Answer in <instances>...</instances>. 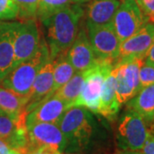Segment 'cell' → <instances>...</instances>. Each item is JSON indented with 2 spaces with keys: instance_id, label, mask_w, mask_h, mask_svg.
<instances>
[{
  "instance_id": "cell-27",
  "label": "cell",
  "mask_w": 154,
  "mask_h": 154,
  "mask_svg": "<svg viewBox=\"0 0 154 154\" xmlns=\"http://www.w3.org/2000/svg\"><path fill=\"white\" fill-rule=\"evenodd\" d=\"M140 152L141 154H154V134L149 133L148 137Z\"/></svg>"
},
{
  "instance_id": "cell-22",
  "label": "cell",
  "mask_w": 154,
  "mask_h": 154,
  "mask_svg": "<svg viewBox=\"0 0 154 154\" xmlns=\"http://www.w3.org/2000/svg\"><path fill=\"white\" fill-rule=\"evenodd\" d=\"M73 4V0H38L37 18L40 22Z\"/></svg>"
},
{
  "instance_id": "cell-23",
  "label": "cell",
  "mask_w": 154,
  "mask_h": 154,
  "mask_svg": "<svg viewBox=\"0 0 154 154\" xmlns=\"http://www.w3.org/2000/svg\"><path fill=\"white\" fill-rule=\"evenodd\" d=\"M14 2L18 9L17 18L21 22L37 19L38 0H14Z\"/></svg>"
},
{
  "instance_id": "cell-19",
  "label": "cell",
  "mask_w": 154,
  "mask_h": 154,
  "mask_svg": "<svg viewBox=\"0 0 154 154\" xmlns=\"http://www.w3.org/2000/svg\"><path fill=\"white\" fill-rule=\"evenodd\" d=\"M28 96H21L10 89L0 87V113L17 120L25 112Z\"/></svg>"
},
{
  "instance_id": "cell-11",
  "label": "cell",
  "mask_w": 154,
  "mask_h": 154,
  "mask_svg": "<svg viewBox=\"0 0 154 154\" xmlns=\"http://www.w3.org/2000/svg\"><path fill=\"white\" fill-rule=\"evenodd\" d=\"M153 43L154 22H148L131 37L122 42L117 62L132 59L144 60Z\"/></svg>"
},
{
  "instance_id": "cell-30",
  "label": "cell",
  "mask_w": 154,
  "mask_h": 154,
  "mask_svg": "<svg viewBox=\"0 0 154 154\" xmlns=\"http://www.w3.org/2000/svg\"><path fill=\"white\" fill-rule=\"evenodd\" d=\"M10 150L11 148L9 147V146L0 139V154H7Z\"/></svg>"
},
{
  "instance_id": "cell-15",
  "label": "cell",
  "mask_w": 154,
  "mask_h": 154,
  "mask_svg": "<svg viewBox=\"0 0 154 154\" xmlns=\"http://www.w3.org/2000/svg\"><path fill=\"white\" fill-rule=\"evenodd\" d=\"M14 25L0 21V82L14 69Z\"/></svg>"
},
{
  "instance_id": "cell-3",
  "label": "cell",
  "mask_w": 154,
  "mask_h": 154,
  "mask_svg": "<svg viewBox=\"0 0 154 154\" xmlns=\"http://www.w3.org/2000/svg\"><path fill=\"white\" fill-rule=\"evenodd\" d=\"M50 58L49 49L45 37L41 36L36 53L27 61L15 67L2 81V87L21 96H28L33 82L45 63Z\"/></svg>"
},
{
  "instance_id": "cell-29",
  "label": "cell",
  "mask_w": 154,
  "mask_h": 154,
  "mask_svg": "<svg viewBox=\"0 0 154 154\" xmlns=\"http://www.w3.org/2000/svg\"><path fill=\"white\" fill-rule=\"evenodd\" d=\"M144 63L151 66H154V43L151 46L146 57H145Z\"/></svg>"
},
{
  "instance_id": "cell-35",
  "label": "cell",
  "mask_w": 154,
  "mask_h": 154,
  "mask_svg": "<svg viewBox=\"0 0 154 154\" xmlns=\"http://www.w3.org/2000/svg\"><path fill=\"white\" fill-rule=\"evenodd\" d=\"M62 154H83V153H79V152H63Z\"/></svg>"
},
{
  "instance_id": "cell-26",
  "label": "cell",
  "mask_w": 154,
  "mask_h": 154,
  "mask_svg": "<svg viewBox=\"0 0 154 154\" xmlns=\"http://www.w3.org/2000/svg\"><path fill=\"white\" fill-rule=\"evenodd\" d=\"M149 22H154V0H135Z\"/></svg>"
},
{
  "instance_id": "cell-20",
  "label": "cell",
  "mask_w": 154,
  "mask_h": 154,
  "mask_svg": "<svg viewBox=\"0 0 154 154\" xmlns=\"http://www.w3.org/2000/svg\"><path fill=\"white\" fill-rule=\"evenodd\" d=\"M75 69L68 58L67 51L59 53L53 59V89L52 94L67 83L74 75Z\"/></svg>"
},
{
  "instance_id": "cell-10",
  "label": "cell",
  "mask_w": 154,
  "mask_h": 154,
  "mask_svg": "<svg viewBox=\"0 0 154 154\" xmlns=\"http://www.w3.org/2000/svg\"><path fill=\"white\" fill-rule=\"evenodd\" d=\"M30 152L33 150L48 146L63 153L67 146V140L59 126L49 122H36L27 126Z\"/></svg>"
},
{
  "instance_id": "cell-17",
  "label": "cell",
  "mask_w": 154,
  "mask_h": 154,
  "mask_svg": "<svg viewBox=\"0 0 154 154\" xmlns=\"http://www.w3.org/2000/svg\"><path fill=\"white\" fill-rule=\"evenodd\" d=\"M126 107L143 118L149 131L154 122V84L141 88L134 98L127 102Z\"/></svg>"
},
{
  "instance_id": "cell-31",
  "label": "cell",
  "mask_w": 154,
  "mask_h": 154,
  "mask_svg": "<svg viewBox=\"0 0 154 154\" xmlns=\"http://www.w3.org/2000/svg\"><path fill=\"white\" fill-rule=\"evenodd\" d=\"M116 154H141L140 151H121Z\"/></svg>"
},
{
  "instance_id": "cell-36",
  "label": "cell",
  "mask_w": 154,
  "mask_h": 154,
  "mask_svg": "<svg viewBox=\"0 0 154 154\" xmlns=\"http://www.w3.org/2000/svg\"><path fill=\"white\" fill-rule=\"evenodd\" d=\"M122 1H125V0H120V2H122Z\"/></svg>"
},
{
  "instance_id": "cell-14",
  "label": "cell",
  "mask_w": 154,
  "mask_h": 154,
  "mask_svg": "<svg viewBox=\"0 0 154 154\" xmlns=\"http://www.w3.org/2000/svg\"><path fill=\"white\" fill-rule=\"evenodd\" d=\"M53 83V60L49 58L40 69L28 94V101L25 109L26 114L43 99L52 95Z\"/></svg>"
},
{
  "instance_id": "cell-1",
  "label": "cell",
  "mask_w": 154,
  "mask_h": 154,
  "mask_svg": "<svg viewBox=\"0 0 154 154\" xmlns=\"http://www.w3.org/2000/svg\"><path fill=\"white\" fill-rule=\"evenodd\" d=\"M97 116L82 106L66 110L58 123L67 140L65 152L104 153L109 141L108 128Z\"/></svg>"
},
{
  "instance_id": "cell-6",
  "label": "cell",
  "mask_w": 154,
  "mask_h": 154,
  "mask_svg": "<svg viewBox=\"0 0 154 154\" xmlns=\"http://www.w3.org/2000/svg\"><path fill=\"white\" fill-rule=\"evenodd\" d=\"M88 39L96 57L108 60L116 64L117 62L121 42L117 37L112 23L105 25H93L86 23Z\"/></svg>"
},
{
  "instance_id": "cell-16",
  "label": "cell",
  "mask_w": 154,
  "mask_h": 154,
  "mask_svg": "<svg viewBox=\"0 0 154 154\" xmlns=\"http://www.w3.org/2000/svg\"><path fill=\"white\" fill-rule=\"evenodd\" d=\"M121 106L116 93L115 76L110 72V75L105 78L103 85L99 102V115L105 117L108 121L114 122L118 116Z\"/></svg>"
},
{
  "instance_id": "cell-32",
  "label": "cell",
  "mask_w": 154,
  "mask_h": 154,
  "mask_svg": "<svg viewBox=\"0 0 154 154\" xmlns=\"http://www.w3.org/2000/svg\"><path fill=\"white\" fill-rule=\"evenodd\" d=\"M89 1H92V0H73V3H75V4H82V3H86V2H89Z\"/></svg>"
},
{
  "instance_id": "cell-7",
  "label": "cell",
  "mask_w": 154,
  "mask_h": 154,
  "mask_svg": "<svg viewBox=\"0 0 154 154\" xmlns=\"http://www.w3.org/2000/svg\"><path fill=\"white\" fill-rule=\"evenodd\" d=\"M144 60H132L117 62L111 73L116 80V93L117 99L122 105L126 104L134 98L141 89L140 83V69Z\"/></svg>"
},
{
  "instance_id": "cell-21",
  "label": "cell",
  "mask_w": 154,
  "mask_h": 154,
  "mask_svg": "<svg viewBox=\"0 0 154 154\" xmlns=\"http://www.w3.org/2000/svg\"><path fill=\"white\" fill-rule=\"evenodd\" d=\"M84 75L83 73H75V75L70 78V80L65 83L63 87L57 90L54 95L57 98L67 102L71 108L82 92Z\"/></svg>"
},
{
  "instance_id": "cell-12",
  "label": "cell",
  "mask_w": 154,
  "mask_h": 154,
  "mask_svg": "<svg viewBox=\"0 0 154 154\" xmlns=\"http://www.w3.org/2000/svg\"><path fill=\"white\" fill-rule=\"evenodd\" d=\"M69 108L67 102L52 94L26 114V126L36 122H49L58 125L63 116Z\"/></svg>"
},
{
  "instance_id": "cell-34",
  "label": "cell",
  "mask_w": 154,
  "mask_h": 154,
  "mask_svg": "<svg viewBox=\"0 0 154 154\" xmlns=\"http://www.w3.org/2000/svg\"><path fill=\"white\" fill-rule=\"evenodd\" d=\"M149 133H151V134H154V122H153V124L152 125V127L149 128Z\"/></svg>"
},
{
  "instance_id": "cell-25",
  "label": "cell",
  "mask_w": 154,
  "mask_h": 154,
  "mask_svg": "<svg viewBox=\"0 0 154 154\" xmlns=\"http://www.w3.org/2000/svg\"><path fill=\"white\" fill-rule=\"evenodd\" d=\"M140 83L141 88L154 84V66L142 63L140 69Z\"/></svg>"
},
{
  "instance_id": "cell-5",
  "label": "cell",
  "mask_w": 154,
  "mask_h": 154,
  "mask_svg": "<svg viewBox=\"0 0 154 154\" xmlns=\"http://www.w3.org/2000/svg\"><path fill=\"white\" fill-rule=\"evenodd\" d=\"M148 135V128L143 118L127 108L116 125V146L121 151H140Z\"/></svg>"
},
{
  "instance_id": "cell-13",
  "label": "cell",
  "mask_w": 154,
  "mask_h": 154,
  "mask_svg": "<svg viewBox=\"0 0 154 154\" xmlns=\"http://www.w3.org/2000/svg\"><path fill=\"white\" fill-rule=\"evenodd\" d=\"M67 55L75 73H83L88 70L98 59L89 42L87 29L83 24L75 41L67 51Z\"/></svg>"
},
{
  "instance_id": "cell-2",
  "label": "cell",
  "mask_w": 154,
  "mask_h": 154,
  "mask_svg": "<svg viewBox=\"0 0 154 154\" xmlns=\"http://www.w3.org/2000/svg\"><path fill=\"white\" fill-rule=\"evenodd\" d=\"M84 10L80 4L73 3L44 20L45 39L49 49L50 59L68 51L82 25Z\"/></svg>"
},
{
  "instance_id": "cell-24",
  "label": "cell",
  "mask_w": 154,
  "mask_h": 154,
  "mask_svg": "<svg viewBox=\"0 0 154 154\" xmlns=\"http://www.w3.org/2000/svg\"><path fill=\"white\" fill-rule=\"evenodd\" d=\"M18 9L14 0H0V21L17 18Z\"/></svg>"
},
{
  "instance_id": "cell-9",
  "label": "cell",
  "mask_w": 154,
  "mask_h": 154,
  "mask_svg": "<svg viewBox=\"0 0 154 154\" xmlns=\"http://www.w3.org/2000/svg\"><path fill=\"white\" fill-rule=\"evenodd\" d=\"M148 22L135 0L121 2L112 20V26L120 42L126 40Z\"/></svg>"
},
{
  "instance_id": "cell-4",
  "label": "cell",
  "mask_w": 154,
  "mask_h": 154,
  "mask_svg": "<svg viewBox=\"0 0 154 154\" xmlns=\"http://www.w3.org/2000/svg\"><path fill=\"white\" fill-rule=\"evenodd\" d=\"M114 65L115 63L111 61L97 59L93 66L83 72L84 82L82 92L72 107L82 106L99 115L103 85L105 78L110 75Z\"/></svg>"
},
{
  "instance_id": "cell-28",
  "label": "cell",
  "mask_w": 154,
  "mask_h": 154,
  "mask_svg": "<svg viewBox=\"0 0 154 154\" xmlns=\"http://www.w3.org/2000/svg\"><path fill=\"white\" fill-rule=\"evenodd\" d=\"M30 154H62L60 152L57 151L55 149L51 148L48 146H42V147H38V148L33 150V152H31Z\"/></svg>"
},
{
  "instance_id": "cell-8",
  "label": "cell",
  "mask_w": 154,
  "mask_h": 154,
  "mask_svg": "<svg viewBox=\"0 0 154 154\" xmlns=\"http://www.w3.org/2000/svg\"><path fill=\"white\" fill-rule=\"evenodd\" d=\"M41 40L36 20L15 22L14 25V68L31 58L38 51Z\"/></svg>"
},
{
  "instance_id": "cell-33",
  "label": "cell",
  "mask_w": 154,
  "mask_h": 154,
  "mask_svg": "<svg viewBox=\"0 0 154 154\" xmlns=\"http://www.w3.org/2000/svg\"><path fill=\"white\" fill-rule=\"evenodd\" d=\"M7 154H22L21 152H17L16 150H13V149H11L9 152H8V153Z\"/></svg>"
},
{
  "instance_id": "cell-18",
  "label": "cell",
  "mask_w": 154,
  "mask_h": 154,
  "mask_svg": "<svg viewBox=\"0 0 154 154\" xmlns=\"http://www.w3.org/2000/svg\"><path fill=\"white\" fill-rule=\"evenodd\" d=\"M120 0H92L87 8V24L105 25L112 22Z\"/></svg>"
}]
</instances>
